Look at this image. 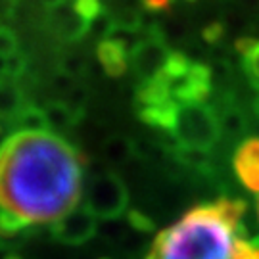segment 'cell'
Masks as SVG:
<instances>
[{
    "label": "cell",
    "mask_w": 259,
    "mask_h": 259,
    "mask_svg": "<svg viewBox=\"0 0 259 259\" xmlns=\"http://www.w3.org/2000/svg\"><path fill=\"white\" fill-rule=\"evenodd\" d=\"M87 157L54 133L14 131L0 142V232L54 225L83 200Z\"/></svg>",
    "instance_id": "6da1fadb"
},
{
    "label": "cell",
    "mask_w": 259,
    "mask_h": 259,
    "mask_svg": "<svg viewBox=\"0 0 259 259\" xmlns=\"http://www.w3.org/2000/svg\"><path fill=\"white\" fill-rule=\"evenodd\" d=\"M244 217L242 200L198 204L157 232L144 259H259V238L250 236Z\"/></svg>",
    "instance_id": "7a4b0ae2"
},
{
    "label": "cell",
    "mask_w": 259,
    "mask_h": 259,
    "mask_svg": "<svg viewBox=\"0 0 259 259\" xmlns=\"http://www.w3.org/2000/svg\"><path fill=\"white\" fill-rule=\"evenodd\" d=\"M171 133L181 146L209 152L221 137L219 115L207 104H183Z\"/></svg>",
    "instance_id": "3957f363"
},
{
    "label": "cell",
    "mask_w": 259,
    "mask_h": 259,
    "mask_svg": "<svg viewBox=\"0 0 259 259\" xmlns=\"http://www.w3.org/2000/svg\"><path fill=\"white\" fill-rule=\"evenodd\" d=\"M83 207L96 219H115L127 211L129 190L113 173H100L89 181L83 192Z\"/></svg>",
    "instance_id": "277c9868"
},
{
    "label": "cell",
    "mask_w": 259,
    "mask_h": 259,
    "mask_svg": "<svg viewBox=\"0 0 259 259\" xmlns=\"http://www.w3.org/2000/svg\"><path fill=\"white\" fill-rule=\"evenodd\" d=\"M169 54H171V50L167 48L163 38H140V42L131 52L133 71L137 75V79H140V83H146V81H150L156 75L161 73Z\"/></svg>",
    "instance_id": "5b68a950"
},
{
    "label": "cell",
    "mask_w": 259,
    "mask_h": 259,
    "mask_svg": "<svg viewBox=\"0 0 259 259\" xmlns=\"http://www.w3.org/2000/svg\"><path fill=\"white\" fill-rule=\"evenodd\" d=\"M52 236L65 246H83L96 234V217L87 211L83 205L75 207L73 211L64 215L52 227Z\"/></svg>",
    "instance_id": "8992f818"
},
{
    "label": "cell",
    "mask_w": 259,
    "mask_h": 259,
    "mask_svg": "<svg viewBox=\"0 0 259 259\" xmlns=\"http://www.w3.org/2000/svg\"><path fill=\"white\" fill-rule=\"evenodd\" d=\"M47 25L62 42H77L91 33V21L81 18L69 4L48 10Z\"/></svg>",
    "instance_id": "52a82bcc"
},
{
    "label": "cell",
    "mask_w": 259,
    "mask_h": 259,
    "mask_svg": "<svg viewBox=\"0 0 259 259\" xmlns=\"http://www.w3.org/2000/svg\"><path fill=\"white\" fill-rule=\"evenodd\" d=\"M232 165L242 185L255 192L259 188V139L244 140L234 154Z\"/></svg>",
    "instance_id": "ba28073f"
},
{
    "label": "cell",
    "mask_w": 259,
    "mask_h": 259,
    "mask_svg": "<svg viewBox=\"0 0 259 259\" xmlns=\"http://www.w3.org/2000/svg\"><path fill=\"white\" fill-rule=\"evenodd\" d=\"M169 100H173V96H171V79L163 71L156 75L154 79L146 81V83H140L139 89H137V94H135L137 110L159 106V104H165Z\"/></svg>",
    "instance_id": "9c48e42d"
},
{
    "label": "cell",
    "mask_w": 259,
    "mask_h": 259,
    "mask_svg": "<svg viewBox=\"0 0 259 259\" xmlns=\"http://www.w3.org/2000/svg\"><path fill=\"white\" fill-rule=\"evenodd\" d=\"M96 56H98V62L104 67L108 77L117 79V77H123L127 73L131 54L115 40H110V38L100 40L96 47Z\"/></svg>",
    "instance_id": "30bf717a"
},
{
    "label": "cell",
    "mask_w": 259,
    "mask_h": 259,
    "mask_svg": "<svg viewBox=\"0 0 259 259\" xmlns=\"http://www.w3.org/2000/svg\"><path fill=\"white\" fill-rule=\"evenodd\" d=\"M27 102L29 100H25V94L16 81H12V79L0 81V119L12 123Z\"/></svg>",
    "instance_id": "8fae6325"
},
{
    "label": "cell",
    "mask_w": 259,
    "mask_h": 259,
    "mask_svg": "<svg viewBox=\"0 0 259 259\" xmlns=\"http://www.w3.org/2000/svg\"><path fill=\"white\" fill-rule=\"evenodd\" d=\"M179 108H181V104L175 100H169V102L159 104V106L137 110V113H139V119L150 127H156L159 131H173Z\"/></svg>",
    "instance_id": "7c38bea8"
},
{
    "label": "cell",
    "mask_w": 259,
    "mask_h": 259,
    "mask_svg": "<svg viewBox=\"0 0 259 259\" xmlns=\"http://www.w3.org/2000/svg\"><path fill=\"white\" fill-rule=\"evenodd\" d=\"M45 115H47L48 119L50 133L60 135L62 131L75 127L79 121L83 119L84 113L73 111L67 104L62 102V100H54V102H47V106H45Z\"/></svg>",
    "instance_id": "4fadbf2b"
},
{
    "label": "cell",
    "mask_w": 259,
    "mask_h": 259,
    "mask_svg": "<svg viewBox=\"0 0 259 259\" xmlns=\"http://www.w3.org/2000/svg\"><path fill=\"white\" fill-rule=\"evenodd\" d=\"M10 125H14L16 131L21 133H50L45 110H40L33 102L25 104V108L19 111V115Z\"/></svg>",
    "instance_id": "5bb4252c"
},
{
    "label": "cell",
    "mask_w": 259,
    "mask_h": 259,
    "mask_svg": "<svg viewBox=\"0 0 259 259\" xmlns=\"http://www.w3.org/2000/svg\"><path fill=\"white\" fill-rule=\"evenodd\" d=\"M190 67H192V62H190V58H188L185 52H181V50H171V54H169V58H167V62H165V67H163V73L173 81V79L185 77V75L190 71Z\"/></svg>",
    "instance_id": "9a60e30c"
},
{
    "label": "cell",
    "mask_w": 259,
    "mask_h": 259,
    "mask_svg": "<svg viewBox=\"0 0 259 259\" xmlns=\"http://www.w3.org/2000/svg\"><path fill=\"white\" fill-rule=\"evenodd\" d=\"M87 60H84L81 54H75V52H69V54H65L60 58V62H58V69H60V73L64 75H69V77H73V79H79V77H83L87 73Z\"/></svg>",
    "instance_id": "2e32d148"
},
{
    "label": "cell",
    "mask_w": 259,
    "mask_h": 259,
    "mask_svg": "<svg viewBox=\"0 0 259 259\" xmlns=\"http://www.w3.org/2000/svg\"><path fill=\"white\" fill-rule=\"evenodd\" d=\"M142 16H144V14H140L139 10L123 8L113 16V23H115V27L127 29V31H133V33H139V31H142Z\"/></svg>",
    "instance_id": "e0dca14e"
},
{
    "label": "cell",
    "mask_w": 259,
    "mask_h": 259,
    "mask_svg": "<svg viewBox=\"0 0 259 259\" xmlns=\"http://www.w3.org/2000/svg\"><path fill=\"white\" fill-rule=\"evenodd\" d=\"M131 148H133V144H131L127 139H123V137H111V139L106 142L104 152H106V156L110 157L111 161H117V163H119V161L129 157Z\"/></svg>",
    "instance_id": "ac0fdd59"
},
{
    "label": "cell",
    "mask_w": 259,
    "mask_h": 259,
    "mask_svg": "<svg viewBox=\"0 0 259 259\" xmlns=\"http://www.w3.org/2000/svg\"><path fill=\"white\" fill-rule=\"evenodd\" d=\"M71 6L87 21H94L98 16H102L104 10H106L102 6V0H73Z\"/></svg>",
    "instance_id": "d6986e66"
},
{
    "label": "cell",
    "mask_w": 259,
    "mask_h": 259,
    "mask_svg": "<svg viewBox=\"0 0 259 259\" xmlns=\"http://www.w3.org/2000/svg\"><path fill=\"white\" fill-rule=\"evenodd\" d=\"M27 65H29V60L23 52H18V54H14L12 58H8L6 60V79H12V81L21 79L23 75L27 73Z\"/></svg>",
    "instance_id": "ffe728a7"
},
{
    "label": "cell",
    "mask_w": 259,
    "mask_h": 259,
    "mask_svg": "<svg viewBox=\"0 0 259 259\" xmlns=\"http://www.w3.org/2000/svg\"><path fill=\"white\" fill-rule=\"evenodd\" d=\"M19 52V42L16 33L10 27L0 25V58H12L14 54Z\"/></svg>",
    "instance_id": "44dd1931"
},
{
    "label": "cell",
    "mask_w": 259,
    "mask_h": 259,
    "mask_svg": "<svg viewBox=\"0 0 259 259\" xmlns=\"http://www.w3.org/2000/svg\"><path fill=\"white\" fill-rule=\"evenodd\" d=\"M242 67H244V73L248 77L250 84L259 93V45L253 48V52L250 56L244 58Z\"/></svg>",
    "instance_id": "7402d4cb"
},
{
    "label": "cell",
    "mask_w": 259,
    "mask_h": 259,
    "mask_svg": "<svg viewBox=\"0 0 259 259\" xmlns=\"http://www.w3.org/2000/svg\"><path fill=\"white\" fill-rule=\"evenodd\" d=\"M225 33H227V27H225L223 21H211V23H207L202 29V38L209 47H215V45H219L225 38Z\"/></svg>",
    "instance_id": "603a6c76"
},
{
    "label": "cell",
    "mask_w": 259,
    "mask_h": 259,
    "mask_svg": "<svg viewBox=\"0 0 259 259\" xmlns=\"http://www.w3.org/2000/svg\"><path fill=\"white\" fill-rule=\"evenodd\" d=\"M173 2L175 0H140L142 8L146 12H152V14H159V12L169 14L171 8H173Z\"/></svg>",
    "instance_id": "cb8c5ba5"
},
{
    "label": "cell",
    "mask_w": 259,
    "mask_h": 259,
    "mask_svg": "<svg viewBox=\"0 0 259 259\" xmlns=\"http://www.w3.org/2000/svg\"><path fill=\"white\" fill-rule=\"evenodd\" d=\"M259 45L257 38L253 37H240L236 38V42H234V50L242 56V58H246V56H250L253 52V48Z\"/></svg>",
    "instance_id": "d4e9b609"
},
{
    "label": "cell",
    "mask_w": 259,
    "mask_h": 259,
    "mask_svg": "<svg viewBox=\"0 0 259 259\" xmlns=\"http://www.w3.org/2000/svg\"><path fill=\"white\" fill-rule=\"evenodd\" d=\"M129 219L137 229H140V231H150V229L154 227L148 217H144V215H140V213H137V211H131Z\"/></svg>",
    "instance_id": "484cf974"
},
{
    "label": "cell",
    "mask_w": 259,
    "mask_h": 259,
    "mask_svg": "<svg viewBox=\"0 0 259 259\" xmlns=\"http://www.w3.org/2000/svg\"><path fill=\"white\" fill-rule=\"evenodd\" d=\"M69 0H40V4L45 6L47 10H54L58 6H62V4H67Z\"/></svg>",
    "instance_id": "4316f807"
},
{
    "label": "cell",
    "mask_w": 259,
    "mask_h": 259,
    "mask_svg": "<svg viewBox=\"0 0 259 259\" xmlns=\"http://www.w3.org/2000/svg\"><path fill=\"white\" fill-rule=\"evenodd\" d=\"M6 77V58H0V79Z\"/></svg>",
    "instance_id": "83f0119b"
},
{
    "label": "cell",
    "mask_w": 259,
    "mask_h": 259,
    "mask_svg": "<svg viewBox=\"0 0 259 259\" xmlns=\"http://www.w3.org/2000/svg\"><path fill=\"white\" fill-rule=\"evenodd\" d=\"M253 113H255V117L259 119V94L255 96V100H253Z\"/></svg>",
    "instance_id": "f1b7e54d"
},
{
    "label": "cell",
    "mask_w": 259,
    "mask_h": 259,
    "mask_svg": "<svg viewBox=\"0 0 259 259\" xmlns=\"http://www.w3.org/2000/svg\"><path fill=\"white\" fill-rule=\"evenodd\" d=\"M253 194L257 196V215H259V188H257V190H255V192H253Z\"/></svg>",
    "instance_id": "f546056e"
},
{
    "label": "cell",
    "mask_w": 259,
    "mask_h": 259,
    "mask_svg": "<svg viewBox=\"0 0 259 259\" xmlns=\"http://www.w3.org/2000/svg\"><path fill=\"white\" fill-rule=\"evenodd\" d=\"M6 259H19V257H16V255H8Z\"/></svg>",
    "instance_id": "4dcf8cb0"
},
{
    "label": "cell",
    "mask_w": 259,
    "mask_h": 259,
    "mask_svg": "<svg viewBox=\"0 0 259 259\" xmlns=\"http://www.w3.org/2000/svg\"><path fill=\"white\" fill-rule=\"evenodd\" d=\"M185 2H198V0H185Z\"/></svg>",
    "instance_id": "1f68e13d"
},
{
    "label": "cell",
    "mask_w": 259,
    "mask_h": 259,
    "mask_svg": "<svg viewBox=\"0 0 259 259\" xmlns=\"http://www.w3.org/2000/svg\"><path fill=\"white\" fill-rule=\"evenodd\" d=\"M4 2H6V0H0V6H2V4H4Z\"/></svg>",
    "instance_id": "d6a6232c"
},
{
    "label": "cell",
    "mask_w": 259,
    "mask_h": 259,
    "mask_svg": "<svg viewBox=\"0 0 259 259\" xmlns=\"http://www.w3.org/2000/svg\"><path fill=\"white\" fill-rule=\"evenodd\" d=\"M0 133H2V125H0Z\"/></svg>",
    "instance_id": "836d02e7"
},
{
    "label": "cell",
    "mask_w": 259,
    "mask_h": 259,
    "mask_svg": "<svg viewBox=\"0 0 259 259\" xmlns=\"http://www.w3.org/2000/svg\"><path fill=\"white\" fill-rule=\"evenodd\" d=\"M0 81H2V79H0Z\"/></svg>",
    "instance_id": "e575fe53"
}]
</instances>
